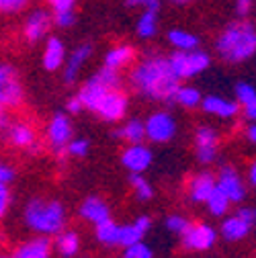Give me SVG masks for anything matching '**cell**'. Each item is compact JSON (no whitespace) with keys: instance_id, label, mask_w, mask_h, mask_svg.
Returning a JSON list of instances; mask_svg holds the SVG:
<instances>
[{"instance_id":"f907efd6","label":"cell","mask_w":256,"mask_h":258,"mask_svg":"<svg viewBox=\"0 0 256 258\" xmlns=\"http://www.w3.org/2000/svg\"><path fill=\"white\" fill-rule=\"evenodd\" d=\"M0 258H7V256H0Z\"/></svg>"},{"instance_id":"83f0119b","label":"cell","mask_w":256,"mask_h":258,"mask_svg":"<svg viewBox=\"0 0 256 258\" xmlns=\"http://www.w3.org/2000/svg\"><path fill=\"white\" fill-rule=\"evenodd\" d=\"M201 101H203V96L195 86L180 84V88L176 90V96H174V103L184 109H197V107H201Z\"/></svg>"},{"instance_id":"ac0fdd59","label":"cell","mask_w":256,"mask_h":258,"mask_svg":"<svg viewBox=\"0 0 256 258\" xmlns=\"http://www.w3.org/2000/svg\"><path fill=\"white\" fill-rule=\"evenodd\" d=\"M63 63H66V45L59 37H49L43 47V68L47 72H55Z\"/></svg>"},{"instance_id":"ffe728a7","label":"cell","mask_w":256,"mask_h":258,"mask_svg":"<svg viewBox=\"0 0 256 258\" xmlns=\"http://www.w3.org/2000/svg\"><path fill=\"white\" fill-rule=\"evenodd\" d=\"M215 186H217L215 176L211 172H201L188 182V197L195 203H205Z\"/></svg>"},{"instance_id":"7dc6e473","label":"cell","mask_w":256,"mask_h":258,"mask_svg":"<svg viewBox=\"0 0 256 258\" xmlns=\"http://www.w3.org/2000/svg\"><path fill=\"white\" fill-rule=\"evenodd\" d=\"M248 180H250V184L252 186H256V162L250 166V170H248Z\"/></svg>"},{"instance_id":"7a4b0ae2","label":"cell","mask_w":256,"mask_h":258,"mask_svg":"<svg viewBox=\"0 0 256 258\" xmlns=\"http://www.w3.org/2000/svg\"><path fill=\"white\" fill-rule=\"evenodd\" d=\"M130 82L144 99L158 103H174L176 90L180 88V78L170 66L166 55H148L144 57L130 74Z\"/></svg>"},{"instance_id":"603a6c76","label":"cell","mask_w":256,"mask_h":258,"mask_svg":"<svg viewBox=\"0 0 256 258\" xmlns=\"http://www.w3.org/2000/svg\"><path fill=\"white\" fill-rule=\"evenodd\" d=\"M49 254H51L49 240L47 238H35V240L19 246L11 258H49Z\"/></svg>"},{"instance_id":"3957f363","label":"cell","mask_w":256,"mask_h":258,"mask_svg":"<svg viewBox=\"0 0 256 258\" xmlns=\"http://www.w3.org/2000/svg\"><path fill=\"white\" fill-rule=\"evenodd\" d=\"M215 51L228 63L248 61L256 53V27L246 19H238L230 23L217 35Z\"/></svg>"},{"instance_id":"cb8c5ba5","label":"cell","mask_w":256,"mask_h":258,"mask_svg":"<svg viewBox=\"0 0 256 258\" xmlns=\"http://www.w3.org/2000/svg\"><path fill=\"white\" fill-rule=\"evenodd\" d=\"M160 11H144L138 21H136V33L140 39H152L158 33V27H160Z\"/></svg>"},{"instance_id":"7402d4cb","label":"cell","mask_w":256,"mask_h":258,"mask_svg":"<svg viewBox=\"0 0 256 258\" xmlns=\"http://www.w3.org/2000/svg\"><path fill=\"white\" fill-rule=\"evenodd\" d=\"M136 57V49L127 43H121V45H115L111 47L107 53H105V66L113 68V70H121L125 66H130Z\"/></svg>"},{"instance_id":"44dd1931","label":"cell","mask_w":256,"mask_h":258,"mask_svg":"<svg viewBox=\"0 0 256 258\" xmlns=\"http://www.w3.org/2000/svg\"><path fill=\"white\" fill-rule=\"evenodd\" d=\"M80 215H82V219L92 221V223H97V225L103 223V221H107V219H111L109 217V205L103 199H99V197L84 199V203L80 205Z\"/></svg>"},{"instance_id":"484cf974","label":"cell","mask_w":256,"mask_h":258,"mask_svg":"<svg viewBox=\"0 0 256 258\" xmlns=\"http://www.w3.org/2000/svg\"><path fill=\"white\" fill-rule=\"evenodd\" d=\"M115 138H119L127 144H142L144 138H146V123H142L140 119L127 121L121 129L115 132Z\"/></svg>"},{"instance_id":"6da1fadb","label":"cell","mask_w":256,"mask_h":258,"mask_svg":"<svg viewBox=\"0 0 256 258\" xmlns=\"http://www.w3.org/2000/svg\"><path fill=\"white\" fill-rule=\"evenodd\" d=\"M84 109L97 113L105 121H121L127 113V96L121 90L119 70L103 66L94 72L78 90Z\"/></svg>"},{"instance_id":"ab89813d","label":"cell","mask_w":256,"mask_h":258,"mask_svg":"<svg viewBox=\"0 0 256 258\" xmlns=\"http://www.w3.org/2000/svg\"><path fill=\"white\" fill-rule=\"evenodd\" d=\"M9 205H11V192H9V186H7V182H0V219L5 217Z\"/></svg>"},{"instance_id":"8d00e7d4","label":"cell","mask_w":256,"mask_h":258,"mask_svg":"<svg viewBox=\"0 0 256 258\" xmlns=\"http://www.w3.org/2000/svg\"><path fill=\"white\" fill-rule=\"evenodd\" d=\"M166 228L180 236L188 228V219H184L182 215H170V217H166Z\"/></svg>"},{"instance_id":"4fadbf2b","label":"cell","mask_w":256,"mask_h":258,"mask_svg":"<svg viewBox=\"0 0 256 258\" xmlns=\"http://www.w3.org/2000/svg\"><path fill=\"white\" fill-rule=\"evenodd\" d=\"M5 136L9 138V142H11L15 148L29 150V152H33V154L39 152L35 129L31 127L29 123H25V121H13V125L9 127V132H7Z\"/></svg>"},{"instance_id":"ee69618b","label":"cell","mask_w":256,"mask_h":258,"mask_svg":"<svg viewBox=\"0 0 256 258\" xmlns=\"http://www.w3.org/2000/svg\"><path fill=\"white\" fill-rule=\"evenodd\" d=\"M15 178V170L11 168V166H7V164H0V182H11Z\"/></svg>"},{"instance_id":"1f68e13d","label":"cell","mask_w":256,"mask_h":258,"mask_svg":"<svg viewBox=\"0 0 256 258\" xmlns=\"http://www.w3.org/2000/svg\"><path fill=\"white\" fill-rule=\"evenodd\" d=\"M236 99L242 107H248V105H254L256 103V88L248 82H238L236 84Z\"/></svg>"},{"instance_id":"681fc988","label":"cell","mask_w":256,"mask_h":258,"mask_svg":"<svg viewBox=\"0 0 256 258\" xmlns=\"http://www.w3.org/2000/svg\"><path fill=\"white\" fill-rule=\"evenodd\" d=\"M0 242H3V236H0Z\"/></svg>"},{"instance_id":"8fae6325","label":"cell","mask_w":256,"mask_h":258,"mask_svg":"<svg viewBox=\"0 0 256 258\" xmlns=\"http://www.w3.org/2000/svg\"><path fill=\"white\" fill-rule=\"evenodd\" d=\"M215 230L207 223H188V228L180 234L182 246L186 250H209L215 244Z\"/></svg>"},{"instance_id":"4dcf8cb0","label":"cell","mask_w":256,"mask_h":258,"mask_svg":"<svg viewBox=\"0 0 256 258\" xmlns=\"http://www.w3.org/2000/svg\"><path fill=\"white\" fill-rule=\"evenodd\" d=\"M130 184H132L136 197H138L140 201H150V199L154 197V188H152V184L142 176V172H132Z\"/></svg>"},{"instance_id":"7c38bea8","label":"cell","mask_w":256,"mask_h":258,"mask_svg":"<svg viewBox=\"0 0 256 258\" xmlns=\"http://www.w3.org/2000/svg\"><path fill=\"white\" fill-rule=\"evenodd\" d=\"M217 142H219V134L211 125H201L197 127L195 134V150H197V158L201 164H211L217 158Z\"/></svg>"},{"instance_id":"f35d334b","label":"cell","mask_w":256,"mask_h":258,"mask_svg":"<svg viewBox=\"0 0 256 258\" xmlns=\"http://www.w3.org/2000/svg\"><path fill=\"white\" fill-rule=\"evenodd\" d=\"M51 13H61V11H74L78 0H47Z\"/></svg>"},{"instance_id":"d4e9b609","label":"cell","mask_w":256,"mask_h":258,"mask_svg":"<svg viewBox=\"0 0 256 258\" xmlns=\"http://www.w3.org/2000/svg\"><path fill=\"white\" fill-rule=\"evenodd\" d=\"M166 39L178 51H188V49L199 47V37L195 33H188V31H184V29H170L166 33Z\"/></svg>"},{"instance_id":"b9f144b4","label":"cell","mask_w":256,"mask_h":258,"mask_svg":"<svg viewBox=\"0 0 256 258\" xmlns=\"http://www.w3.org/2000/svg\"><path fill=\"white\" fill-rule=\"evenodd\" d=\"M11 125H13V119H11L9 111L5 107H0V134H7Z\"/></svg>"},{"instance_id":"7bdbcfd3","label":"cell","mask_w":256,"mask_h":258,"mask_svg":"<svg viewBox=\"0 0 256 258\" xmlns=\"http://www.w3.org/2000/svg\"><path fill=\"white\" fill-rule=\"evenodd\" d=\"M66 109H68V113H72V115H78V113H82V111H84V105H82V101H80V96H78V94H76V96H72V99L68 101Z\"/></svg>"},{"instance_id":"f6af8a7d","label":"cell","mask_w":256,"mask_h":258,"mask_svg":"<svg viewBox=\"0 0 256 258\" xmlns=\"http://www.w3.org/2000/svg\"><path fill=\"white\" fill-rule=\"evenodd\" d=\"M246 138H248L252 144H256V121L246 129Z\"/></svg>"},{"instance_id":"bcb514c9","label":"cell","mask_w":256,"mask_h":258,"mask_svg":"<svg viewBox=\"0 0 256 258\" xmlns=\"http://www.w3.org/2000/svg\"><path fill=\"white\" fill-rule=\"evenodd\" d=\"M244 113H246V117H248L250 121H256V103H254V105L244 107Z\"/></svg>"},{"instance_id":"52a82bcc","label":"cell","mask_w":256,"mask_h":258,"mask_svg":"<svg viewBox=\"0 0 256 258\" xmlns=\"http://www.w3.org/2000/svg\"><path fill=\"white\" fill-rule=\"evenodd\" d=\"M176 134V121L170 113L158 111L148 117L146 121V138L154 144H166Z\"/></svg>"},{"instance_id":"f1b7e54d","label":"cell","mask_w":256,"mask_h":258,"mask_svg":"<svg viewBox=\"0 0 256 258\" xmlns=\"http://www.w3.org/2000/svg\"><path fill=\"white\" fill-rule=\"evenodd\" d=\"M119 228H121V225H117L111 219L99 223L97 225V238H99V242H103L107 246H119Z\"/></svg>"},{"instance_id":"ba28073f","label":"cell","mask_w":256,"mask_h":258,"mask_svg":"<svg viewBox=\"0 0 256 258\" xmlns=\"http://www.w3.org/2000/svg\"><path fill=\"white\" fill-rule=\"evenodd\" d=\"M254 221H256V211H252L250 207H242L236 211V215L228 217L221 223V236L228 242H238L248 236Z\"/></svg>"},{"instance_id":"9a60e30c","label":"cell","mask_w":256,"mask_h":258,"mask_svg":"<svg viewBox=\"0 0 256 258\" xmlns=\"http://www.w3.org/2000/svg\"><path fill=\"white\" fill-rule=\"evenodd\" d=\"M217 186H219L223 192H226L228 199H230L232 203H240V201L244 199V195H246V188H244V184H242V180H240V174H238L236 168H232V166H223V168L219 170Z\"/></svg>"},{"instance_id":"60d3db41","label":"cell","mask_w":256,"mask_h":258,"mask_svg":"<svg viewBox=\"0 0 256 258\" xmlns=\"http://www.w3.org/2000/svg\"><path fill=\"white\" fill-rule=\"evenodd\" d=\"M252 3H254V0H234V13H236V17L246 19L248 13L252 11Z\"/></svg>"},{"instance_id":"836d02e7","label":"cell","mask_w":256,"mask_h":258,"mask_svg":"<svg viewBox=\"0 0 256 258\" xmlns=\"http://www.w3.org/2000/svg\"><path fill=\"white\" fill-rule=\"evenodd\" d=\"M29 0H0V15H17L27 7Z\"/></svg>"},{"instance_id":"277c9868","label":"cell","mask_w":256,"mask_h":258,"mask_svg":"<svg viewBox=\"0 0 256 258\" xmlns=\"http://www.w3.org/2000/svg\"><path fill=\"white\" fill-rule=\"evenodd\" d=\"M25 221L31 230L49 236L61 232L63 223H66V211L57 201L33 199L25 209Z\"/></svg>"},{"instance_id":"5bb4252c","label":"cell","mask_w":256,"mask_h":258,"mask_svg":"<svg viewBox=\"0 0 256 258\" xmlns=\"http://www.w3.org/2000/svg\"><path fill=\"white\" fill-rule=\"evenodd\" d=\"M92 55V43L84 41L80 45H76L70 53V57L66 59V63H63V82L66 84H74L80 70L84 68V63L90 59Z\"/></svg>"},{"instance_id":"d6a6232c","label":"cell","mask_w":256,"mask_h":258,"mask_svg":"<svg viewBox=\"0 0 256 258\" xmlns=\"http://www.w3.org/2000/svg\"><path fill=\"white\" fill-rule=\"evenodd\" d=\"M123 258H154V254L144 242H136L132 246H125Z\"/></svg>"},{"instance_id":"4316f807","label":"cell","mask_w":256,"mask_h":258,"mask_svg":"<svg viewBox=\"0 0 256 258\" xmlns=\"http://www.w3.org/2000/svg\"><path fill=\"white\" fill-rule=\"evenodd\" d=\"M55 248L63 258H72L80 250V238L74 232H61L55 238Z\"/></svg>"},{"instance_id":"c3c4849f","label":"cell","mask_w":256,"mask_h":258,"mask_svg":"<svg viewBox=\"0 0 256 258\" xmlns=\"http://www.w3.org/2000/svg\"><path fill=\"white\" fill-rule=\"evenodd\" d=\"M172 5H188V3H193V0H170Z\"/></svg>"},{"instance_id":"e0dca14e","label":"cell","mask_w":256,"mask_h":258,"mask_svg":"<svg viewBox=\"0 0 256 258\" xmlns=\"http://www.w3.org/2000/svg\"><path fill=\"white\" fill-rule=\"evenodd\" d=\"M201 109L207 115H213V117H219V119H232V117L238 115L240 103H234V101H228V99H221V96L209 94L201 101Z\"/></svg>"},{"instance_id":"9c48e42d","label":"cell","mask_w":256,"mask_h":258,"mask_svg":"<svg viewBox=\"0 0 256 258\" xmlns=\"http://www.w3.org/2000/svg\"><path fill=\"white\" fill-rule=\"evenodd\" d=\"M47 142L51 146V150L57 156H63L68 150V144L72 142V123L68 119V115L63 113H55L47 125Z\"/></svg>"},{"instance_id":"2e32d148","label":"cell","mask_w":256,"mask_h":258,"mask_svg":"<svg viewBox=\"0 0 256 258\" xmlns=\"http://www.w3.org/2000/svg\"><path fill=\"white\" fill-rule=\"evenodd\" d=\"M121 164L130 172H144L152 164V152L142 144H132L121 154Z\"/></svg>"},{"instance_id":"d590c367","label":"cell","mask_w":256,"mask_h":258,"mask_svg":"<svg viewBox=\"0 0 256 258\" xmlns=\"http://www.w3.org/2000/svg\"><path fill=\"white\" fill-rule=\"evenodd\" d=\"M125 7L130 9H144V11H160L162 0H125Z\"/></svg>"},{"instance_id":"d6986e66","label":"cell","mask_w":256,"mask_h":258,"mask_svg":"<svg viewBox=\"0 0 256 258\" xmlns=\"http://www.w3.org/2000/svg\"><path fill=\"white\" fill-rule=\"evenodd\" d=\"M150 223H152L150 217L142 215L130 225H121L119 228V246H132L136 242H142L146 232L150 230Z\"/></svg>"},{"instance_id":"74e56055","label":"cell","mask_w":256,"mask_h":258,"mask_svg":"<svg viewBox=\"0 0 256 258\" xmlns=\"http://www.w3.org/2000/svg\"><path fill=\"white\" fill-rule=\"evenodd\" d=\"M88 142L86 140H72L70 144H68V150H66V154H70V156H76V158H84L86 154H88Z\"/></svg>"},{"instance_id":"f546056e","label":"cell","mask_w":256,"mask_h":258,"mask_svg":"<svg viewBox=\"0 0 256 258\" xmlns=\"http://www.w3.org/2000/svg\"><path fill=\"white\" fill-rule=\"evenodd\" d=\"M207 203V207H209V211L213 213V215H223V213H226L228 211V207H230V199H228V195H226V192H223L219 186H215L213 188V192H211V195H209V199L205 201Z\"/></svg>"},{"instance_id":"5b68a950","label":"cell","mask_w":256,"mask_h":258,"mask_svg":"<svg viewBox=\"0 0 256 258\" xmlns=\"http://www.w3.org/2000/svg\"><path fill=\"white\" fill-rule=\"evenodd\" d=\"M170 57V66L174 70V74L180 80H188V78H195L197 74L205 72L211 66V57L207 51L197 49H188V51H174Z\"/></svg>"},{"instance_id":"30bf717a","label":"cell","mask_w":256,"mask_h":258,"mask_svg":"<svg viewBox=\"0 0 256 258\" xmlns=\"http://www.w3.org/2000/svg\"><path fill=\"white\" fill-rule=\"evenodd\" d=\"M51 25H53V15L45 9H35V11H31L25 19L23 35L29 43H39L47 35Z\"/></svg>"},{"instance_id":"8992f818","label":"cell","mask_w":256,"mask_h":258,"mask_svg":"<svg viewBox=\"0 0 256 258\" xmlns=\"http://www.w3.org/2000/svg\"><path fill=\"white\" fill-rule=\"evenodd\" d=\"M23 103V86L17 70L7 61H0V107L13 109Z\"/></svg>"},{"instance_id":"e575fe53","label":"cell","mask_w":256,"mask_h":258,"mask_svg":"<svg viewBox=\"0 0 256 258\" xmlns=\"http://www.w3.org/2000/svg\"><path fill=\"white\" fill-rule=\"evenodd\" d=\"M76 23V13L74 11H61V13H53V25L59 29H70Z\"/></svg>"}]
</instances>
